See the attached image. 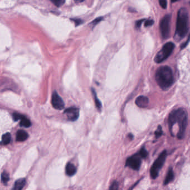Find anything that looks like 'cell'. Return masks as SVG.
I'll use <instances>...</instances> for the list:
<instances>
[{"label": "cell", "instance_id": "1", "mask_svg": "<svg viewBox=\"0 0 190 190\" xmlns=\"http://www.w3.org/2000/svg\"><path fill=\"white\" fill-rule=\"evenodd\" d=\"M187 122V113L183 108H179L171 111L169 117V128L171 133L172 132L173 126L177 123L179 126V131L177 133V137L179 140L183 139L185 137Z\"/></svg>", "mask_w": 190, "mask_h": 190}, {"label": "cell", "instance_id": "2", "mask_svg": "<svg viewBox=\"0 0 190 190\" xmlns=\"http://www.w3.org/2000/svg\"><path fill=\"white\" fill-rule=\"evenodd\" d=\"M188 31V13L186 8L182 7L177 14L176 31L174 38L179 41L186 35Z\"/></svg>", "mask_w": 190, "mask_h": 190}, {"label": "cell", "instance_id": "3", "mask_svg": "<svg viewBox=\"0 0 190 190\" xmlns=\"http://www.w3.org/2000/svg\"><path fill=\"white\" fill-rule=\"evenodd\" d=\"M155 79L162 89H168L172 86L174 81L172 69L168 66L159 67L156 72Z\"/></svg>", "mask_w": 190, "mask_h": 190}, {"label": "cell", "instance_id": "4", "mask_svg": "<svg viewBox=\"0 0 190 190\" xmlns=\"http://www.w3.org/2000/svg\"><path fill=\"white\" fill-rule=\"evenodd\" d=\"M167 156V151H163L153 163L150 169V175L152 179H156L158 177L159 172L165 163Z\"/></svg>", "mask_w": 190, "mask_h": 190}, {"label": "cell", "instance_id": "5", "mask_svg": "<svg viewBox=\"0 0 190 190\" xmlns=\"http://www.w3.org/2000/svg\"><path fill=\"white\" fill-rule=\"evenodd\" d=\"M175 45L172 42L165 43L161 50L158 52L154 58V61L156 63H161L165 61L172 54Z\"/></svg>", "mask_w": 190, "mask_h": 190}, {"label": "cell", "instance_id": "6", "mask_svg": "<svg viewBox=\"0 0 190 190\" xmlns=\"http://www.w3.org/2000/svg\"><path fill=\"white\" fill-rule=\"evenodd\" d=\"M171 18V14H166L162 18L161 21L160 22V31L161 33L162 37L164 39L169 38V35Z\"/></svg>", "mask_w": 190, "mask_h": 190}, {"label": "cell", "instance_id": "7", "mask_svg": "<svg viewBox=\"0 0 190 190\" xmlns=\"http://www.w3.org/2000/svg\"><path fill=\"white\" fill-rule=\"evenodd\" d=\"M141 164L142 158L139 153H137L127 158L126 162V167H128L135 171H138Z\"/></svg>", "mask_w": 190, "mask_h": 190}, {"label": "cell", "instance_id": "8", "mask_svg": "<svg viewBox=\"0 0 190 190\" xmlns=\"http://www.w3.org/2000/svg\"><path fill=\"white\" fill-rule=\"evenodd\" d=\"M51 104L53 108L57 110H63L65 107L64 101L56 92H54L52 94Z\"/></svg>", "mask_w": 190, "mask_h": 190}, {"label": "cell", "instance_id": "9", "mask_svg": "<svg viewBox=\"0 0 190 190\" xmlns=\"http://www.w3.org/2000/svg\"><path fill=\"white\" fill-rule=\"evenodd\" d=\"M64 114L68 121L74 122L79 118V109L76 107H70L65 109Z\"/></svg>", "mask_w": 190, "mask_h": 190}, {"label": "cell", "instance_id": "10", "mask_svg": "<svg viewBox=\"0 0 190 190\" xmlns=\"http://www.w3.org/2000/svg\"><path fill=\"white\" fill-rule=\"evenodd\" d=\"M135 103L140 108H146L149 103V99L146 96L140 95V97H137Z\"/></svg>", "mask_w": 190, "mask_h": 190}, {"label": "cell", "instance_id": "11", "mask_svg": "<svg viewBox=\"0 0 190 190\" xmlns=\"http://www.w3.org/2000/svg\"><path fill=\"white\" fill-rule=\"evenodd\" d=\"M29 138V134L24 130H18L16 133V140L18 142H24Z\"/></svg>", "mask_w": 190, "mask_h": 190}, {"label": "cell", "instance_id": "12", "mask_svg": "<svg viewBox=\"0 0 190 190\" xmlns=\"http://www.w3.org/2000/svg\"><path fill=\"white\" fill-rule=\"evenodd\" d=\"M76 171H77V169H76V166L73 165L72 163L69 162L66 165L65 172H66V174L68 176H74L76 173Z\"/></svg>", "mask_w": 190, "mask_h": 190}, {"label": "cell", "instance_id": "13", "mask_svg": "<svg viewBox=\"0 0 190 190\" xmlns=\"http://www.w3.org/2000/svg\"><path fill=\"white\" fill-rule=\"evenodd\" d=\"M26 183V181L24 178L17 179L14 182L12 190H22L25 186Z\"/></svg>", "mask_w": 190, "mask_h": 190}, {"label": "cell", "instance_id": "14", "mask_svg": "<svg viewBox=\"0 0 190 190\" xmlns=\"http://www.w3.org/2000/svg\"><path fill=\"white\" fill-rule=\"evenodd\" d=\"M173 179H174V172L172 167H170L169 169L167 176L166 177V179L164 181V183H163L164 185H168L169 183L172 182Z\"/></svg>", "mask_w": 190, "mask_h": 190}, {"label": "cell", "instance_id": "15", "mask_svg": "<svg viewBox=\"0 0 190 190\" xmlns=\"http://www.w3.org/2000/svg\"><path fill=\"white\" fill-rule=\"evenodd\" d=\"M11 140V134L10 133H5L4 134L2 135V137L1 143L3 144L4 145H7L8 144L10 143Z\"/></svg>", "mask_w": 190, "mask_h": 190}, {"label": "cell", "instance_id": "16", "mask_svg": "<svg viewBox=\"0 0 190 190\" xmlns=\"http://www.w3.org/2000/svg\"><path fill=\"white\" fill-rule=\"evenodd\" d=\"M20 126L22 127H25V128H29L31 126V122L29 119L27 118L25 116H24L20 122Z\"/></svg>", "mask_w": 190, "mask_h": 190}, {"label": "cell", "instance_id": "17", "mask_svg": "<svg viewBox=\"0 0 190 190\" xmlns=\"http://www.w3.org/2000/svg\"><path fill=\"white\" fill-rule=\"evenodd\" d=\"M10 180V175L9 174L6 172L4 171L1 173V181L4 183V185H7L8 182Z\"/></svg>", "mask_w": 190, "mask_h": 190}, {"label": "cell", "instance_id": "18", "mask_svg": "<svg viewBox=\"0 0 190 190\" xmlns=\"http://www.w3.org/2000/svg\"><path fill=\"white\" fill-rule=\"evenodd\" d=\"M92 93H93V94L95 105H96L97 108H98V109L100 110L101 108V101H99L98 99V98H97V94H96V93H95L94 90L92 89Z\"/></svg>", "mask_w": 190, "mask_h": 190}, {"label": "cell", "instance_id": "19", "mask_svg": "<svg viewBox=\"0 0 190 190\" xmlns=\"http://www.w3.org/2000/svg\"><path fill=\"white\" fill-rule=\"evenodd\" d=\"M139 154H140V156L141 158H146L148 156V153L147 150H146L145 147H143L140 149V152H139Z\"/></svg>", "mask_w": 190, "mask_h": 190}, {"label": "cell", "instance_id": "20", "mask_svg": "<svg viewBox=\"0 0 190 190\" xmlns=\"http://www.w3.org/2000/svg\"><path fill=\"white\" fill-rule=\"evenodd\" d=\"M24 117V115L18 113H14L12 114V118L15 122L18 121H21Z\"/></svg>", "mask_w": 190, "mask_h": 190}, {"label": "cell", "instance_id": "21", "mask_svg": "<svg viewBox=\"0 0 190 190\" xmlns=\"http://www.w3.org/2000/svg\"><path fill=\"white\" fill-rule=\"evenodd\" d=\"M162 134H163V130H162V127L161 126H158V128H157V129L156 130V131L154 133L156 138H159L162 135Z\"/></svg>", "mask_w": 190, "mask_h": 190}, {"label": "cell", "instance_id": "22", "mask_svg": "<svg viewBox=\"0 0 190 190\" xmlns=\"http://www.w3.org/2000/svg\"><path fill=\"white\" fill-rule=\"evenodd\" d=\"M119 183L117 181H114L111 183L109 190H118Z\"/></svg>", "mask_w": 190, "mask_h": 190}, {"label": "cell", "instance_id": "23", "mask_svg": "<svg viewBox=\"0 0 190 190\" xmlns=\"http://www.w3.org/2000/svg\"><path fill=\"white\" fill-rule=\"evenodd\" d=\"M51 2H53V4L57 7H60L62 5H63L65 1H51Z\"/></svg>", "mask_w": 190, "mask_h": 190}, {"label": "cell", "instance_id": "24", "mask_svg": "<svg viewBox=\"0 0 190 190\" xmlns=\"http://www.w3.org/2000/svg\"><path fill=\"white\" fill-rule=\"evenodd\" d=\"M153 24H154V21H153V20H152V19H148V20H146L145 22H144V26H145L146 27H147V26H151L153 25Z\"/></svg>", "mask_w": 190, "mask_h": 190}, {"label": "cell", "instance_id": "25", "mask_svg": "<svg viewBox=\"0 0 190 190\" xmlns=\"http://www.w3.org/2000/svg\"><path fill=\"white\" fill-rule=\"evenodd\" d=\"M159 5H161V6L163 8H167V1H165V0H160L159 1Z\"/></svg>", "mask_w": 190, "mask_h": 190}, {"label": "cell", "instance_id": "26", "mask_svg": "<svg viewBox=\"0 0 190 190\" xmlns=\"http://www.w3.org/2000/svg\"><path fill=\"white\" fill-rule=\"evenodd\" d=\"M144 21H145V19H144V18H143V19H141V20H140L136 21V27L137 29H139V28H140V26H141L142 22H143Z\"/></svg>", "mask_w": 190, "mask_h": 190}, {"label": "cell", "instance_id": "27", "mask_svg": "<svg viewBox=\"0 0 190 190\" xmlns=\"http://www.w3.org/2000/svg\"><path fill=\"white\" fill-rule=\"evenodd\" d=\"M103 18H98L95 20H94L92 22L91 24H93V25L95 26V25L98 24L101 21L103 20Z\"/></svg>", "mask_w": 190, "mask_h": 190}, {"label": "cell", "instance_id": "28", "mask_svg": "<svg viewBox=\"0 0 190 190\" xmlns=\"http://www.w3.org/2000/svg\"><path fill=\"white\" fill-rule=\"evenodd\" d=\"M72 20L74 21V22H75L76 26L79 25H80L81 24H82V20H80V19H74V20Z\"/></svg>", "mask_w": 190, "mask_h": 190}, {"label": "cell", "instance_id": "29", "mask_svg": "<svg viewBox=\"0 0 190 190\" xmlns=\"http://www.w3.org/2000/svg\"><path fill=\"white\" fill-rule=\"evenodd\" d=\"M190 35L189 37H188V39L187 40L186 42V43H183L182 45H181V48L182 49H183L184 47H186L187 45V43H188V42L190 41Z\"/></svg>", "mask_w": 190, "mask_h": 190}, {"label": "cell", "instance_id": "30", "mask_svg": "<svg viewBox=\"0 0 190 190\" xmlns=\"http://www.w3.org/2000/svg\"><path fill=\"white\" fill-rule=\"evenodd\" d=\"M128 137H129V138H130V140H132L133 138V134H132V133H129V134H128Z\"/></svg>", "mask_w": 190, "mask_h": 190}, {"label": "cell", "instance_id": "31", "mask_svg": "<svg viewBox=\"0 0 190 190\" xmlns=\"http://www.w3.org/2000/svg\"><path fill=\"white\" fill-rule=\"evenodd\" d=\"M130 190H131V189H130Z\"/></svg>", "mask_w": 190, "mask_h": 190}]
</instances>
